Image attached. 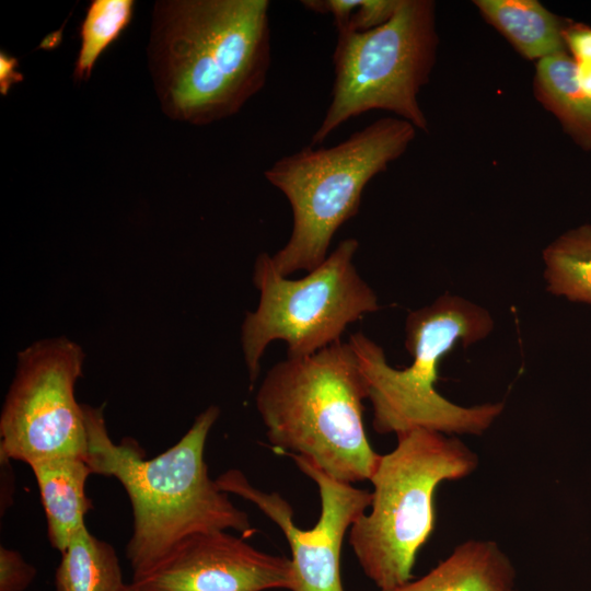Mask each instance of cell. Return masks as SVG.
<instances>
[{"label": "cell", "mask_w": 591, "mask_h": 591, "mask_svg": "<svg viewBox=\"0 0 591 591\" xmlns=\"http://www.w3.org/2000/svg\"><path fill=\"white\" fill-rule=\"evenodd\" d=\"M267 0H160L148 67L162 112L196 126L235 115L270 67Z\"/></svg>", "instance_id": "cell-1"}, {"label": "cell", "mask_w": 591, "mask_h": 591, "mask_svg": "<svg viewBox=\"0 0 591 591\" xmlns=\"http://www.w3.org/2000/svg\"><path fill=\"white\" fill-rule=\"evenodd\" d=\"M93 472L116 478L132 508L134 530L126 546L134 577L154 569L182 541L204 532L233 530L243 537L256 530L248 515L211 479L205 461L208 434L220 409L211 405L166 451L144 456L138 442L108 434L103 407L83 405Z\"/></svg>", "instance_id": "cell-2"}, {"label": "cell", "mask_w": 591, "mask_h": 591, "mask_svg": "<svg viewBox=\"0 0 591 591\" xmlns=\"http://www.w3.org/2000/svg\"><path fill=\"white\" fill-rule=\"evenodd\" d=\"M364 378L349 343L274 364L255 396L273 448L302 455L349 484L369 480L381 454L363 424Z\"/></svg>", "instance_id": "cell-3"}, {"label": "cell", "mask_w": 591, "mask_h": 591, "mask_svg": "<svg viewBox=\"0 0 591 591\" xmlns=\"http://www.w3.org/2000/svg\"><path fill=\"white\" fill-rule=\"evenodd\" d=\"M490 314L457 296L443 294L413 311L406 320L405 346L409 367H391L381 346L362 333L350 335L371 403L372 426L379 433L396 436L427 429L445 434L480 436L503 410V403L460 406L436 389L442 358L457 344L467 347L493 329Z\"/></svg>", "instance_id": "cell-4"}, {"label": "cell", "mask_w": 591, "mask_h": 591, "mask_svg": "<svg viewBox=\"0 0 591 591\" xmlns=\"http://www.w3.org/2000/svg\"><path fill=\"white\" fill-rule=\"evenodd\" d=\"M381 454L370 477V511L349 530V544L366 576L379 590L414 579L420 548L436 525L434 495L443 482L471 475L476 452L456 436L414 429Z\"/></svg>", "instance_id": "cell-5"}, {"label": "cell", "mask_w": 591, "mask_h": 591, "mask_svg": "<svg viewBox=\"0 0 591 591\" xmlns=\"http://www.w3.org/2000/svg\"><path fill=\"white\" fill-rule=\"evenodd\" d=\"M415 136L407 120L381 118L333 147L306 146L265 171L292 210L291 235L271 255L282 276L309 273L326 259L336 231L358 213L367 184L398 159Z\"/></svg>", "instance_id": "cell-6"}, {"label": "cell", "mask_w": 591, "mask_h": 591, "mask_svg": "<svg viewBox=\"0 0 591 591\" xmlns=\"http://www.w3.org/2000/svg\"><path fill=\"white\" fill-rule=\"evenodd\" d=\"M439 38L431 0H399L392 18L364 32L337 31L332 99L311 144L347 120L382 109L428 130L418 94L428 83Z\"/></svg>", "instance_id": "cell-7"}, {"label": "cell", "mask_w": 591, "mask_h": 591, "mask_svg": "<svg viewBox=\"0 0 591 591\" xmlns=\"http://www.w3.org/2000/svg\"><path fill=\"white\" fill-rule=\"evenodd\" d=\"M358 245L356 239L343 240L318 267L296 280L277 270L271 255L257 256L253 282L259 301L241 326L252 386L271 341H285L288 358L310 356L339 341L348 325L379 310L375 292L354 265Z\"/></svg>", "instance_id": "cell-8"}, {"label": "cell", "mask_w": 591, "mask_h": 591, "mask_svg": "<svg viewBox=\"0 0 591 591\" xmlns=\"http://www.w3.org/2000/svg\"><path fill=\"white\" fill-rule=\"evenodd\" d=\"M85 354L68 337L44 338L18 354L15 374L0 415V456L26 464L86 459L83 405L76 399Z\"/></svg>", "instance_id": "cell-9"}, {"label": "cell", "mask_w": 591, "mask_h": 591, "mask_svg": "<svg viewBox=\"0 0 591 591\" xmlns=\"http://www.w3.org/2000/svg\"><path fill=\"white\" fill-rule=\"evenodd\" d=\"M289 456L317 485L321 512L310 530L297 526L291 505L279 493L255 487L243 472L225 471L216 482L221 490L254 503L282 531L291 549L290 591H345L340 573L343 541L352 523L370 507L371 491L329 476L302 455Z\"/></svg>", "instance_id": "cell-10"}, {"label": "cell", "mask_w": 591, "mask_h": 591, "mask_svg": "<svg viewBox=\"0 0 591 591\" xmlns=\"http://www.w3.org/2000/svg\"><path fill=\"white\" fill-rule=\"evenodd\" d=\"M130 586L136 591L290 590L292 565L289 558L258 551L227 531H211L182 541Z\"/></svg>", "instance_id": "cell-11"}, {"label": "cell", "mask_w": 591, "mask_h": 591, "mask_svg": "<svg viewBox=\"0 0 591 591\" xmlns=\"http://www.w3.org/2000/svg\"><path fill=\"white\" fill-rule=\"evenodd\" d=\"M515 568L498 543L468 540L426 575L379 591H513Z\"/></svg>", "instance_id": "cell-12"}, {"label": "cell", "mask_w": 591, "mask_h": 591, "mask_svg": "<svg viewBox=\"0 0 591 591\" xmlns=\"http://www.w3.org/2000/svg\"><path fill=\"white\" fill-rule=\"evenodd\" d=\"M30 467L40 494L49 543L61 553L85 524V514L92 508L85 484L93 472L86 459L79 456L46 459Z\"/></svg>", "instance_id": "cell-13"}, {"label": "cell", "mask_w": 591, "mask_h": 591, "mask_svg": "<svg viewBox=\"0 0 591 591\" xmlns=\"http://www.w3.org/2000/svg\"><path fill=\"white\" fill-rule=\"evenodd\" d=\"M483 18L526 59L541 60L567 51L566 20L536 0H475Z\"/></svg>", "instance_id": "cell-14"}, {"label": "cell", "mask_w": 591, "mask_h": 591, "mask_svg": "<svg viewBox=\"0 0 591 591\" xmlns=\"http://www.w3.org/2000/svg\"><path fill=\"white\" fill-rule=\"evenodd\" d=\"M538 102L559 121L573 142L591 150V99L581 90L567 51L537 61L533 81Z\"/></svg>", "instance_id": "cell-15"}, {"label": "cell", "mask_w": 591, "mask_h": 591, "mask_svg": "<svg viewBox=\"0 0 591 591\" xmlns=\"http://www.w3.org/2000/svg\"><path fill=\"white\" fill-rule=\"evenodd\" d=\"M125 587L113 546L81 526L61 552L56 591H123Z\"/></svg>", "instance_id": "cell-16"}, {"label": "cell", "mask_w": 591, "mask_h": 591, "mask_svg": "<svg viewBox=\"0 0 591 591\" xmlns=\"http://www.w3.org/2000/svg\"><path fill=\"white\" fill-rule=\"evenodd\" d=\"M551 293L591 304V224L571 229L543 252Z\"/></svg>", "instance_id": "cell-17"}, {"label": "cell", "mask_w": 591, "mask_h": 591, "mask_svg": "<svg viewBox=\"0 0 591 591\" xmlns=\"http://www.w3.org/2000/svg\"><path fill=\"white\" fill-rule=\"evenodd\" d=\"M132 0H93L80 26V47L74 62L77 82L89 80L94 65L129 25Z\"/></svg>", "instance_id": "cell-18"}, {"label": "cell", "mask_w": 591, "mask_h": 591, "mask_svg": "<svg viewBox=\"0 0 591 591\" xmlns=\"http://www.w3.org/2000/svg\"><path fill=\"white\" fill-rule=\"evenodd\" d=\"M35 576V567L25 561L19 552L0 547V591H24Z\"/></svg>", "instance_id": "cell-19"}, {"label": "cell", "mask_w": 591, "mask_h": 591, "mask_svg": "<svg viewBox=\"0 0 591 591\" xmlns=\"http://www.w3.org/2000/svg\"><path fill=\"white\" fill-rule=\"evenodd\" d=\"M398 3L399 0H357L349 21L343 30L364 32L378 27L392 18Z\"/></svg>", "instance_id": "cell-20"}, {"label": "cell", "mask_w": 591, "mask_h": 591, "mask_svg": "<svg viewBox=\"0 0 591 591\" xmlns=\"http://www.w3.org/2000/svg\"><path fill=\"white\" fill-rule=\"evenodd\" d=\"M567 53L576 65H591V27L578 22H567L564 30Z\"/></svg>", "instance_id": "cell-21"}, {"label": "cell", "mask_w": 591, "mask_h": 591, "mask_svg": "<svg viewBox=\"0 0 591 591\" xmlns=\"http://www.w3.org/2000/svg\"><path fill=\"white\" fill-rule=\"evenodd\" d=\"M18 60L1 51L0 54V92L7 95L10 88L23 80V76L16 71Z\"/></svg>", "instance_id": "cell-22"}, {"label": "cell", "mask_w": 591, "mask_h": 591, "mask_svg": "<svg viewBox=\"0 0 591 591\" xmlns=\"http://www.w3.org/2000/svg\"><path fill=\"white\" fill-rule=\"evenodd\" d=\"M576 70L581 90L591 99V65H576Z\"/></svg>", "instance_id": "cell-23"}, {"label": "cell", "mask_w": 591, "mask_h": 591, "mask_svg": "<svg viewBox=\"0 0 591 591\" xmlns=\"http://www.w3.org/2000/svg\"><path fill=\"white\" fill-rule=\"evenodd\" d=\"M123 591H136V590L129 583V584H126Z\"/></svg>", "instance_id": "cell-24"}, {"label": "cell", "mask_w": 591, "mask_h": 591, "mask_svg": "<svg viewBox=\"0 0 591 591\" xmlns=\"http://www.w3.org/2000/svg\"><path fill=\"white\" fill-rule=\"evenodd\" d=\"M513 591H518L517 589H514Z\"/></svg>", "instance_id": "cell-25"}]
</instances>
